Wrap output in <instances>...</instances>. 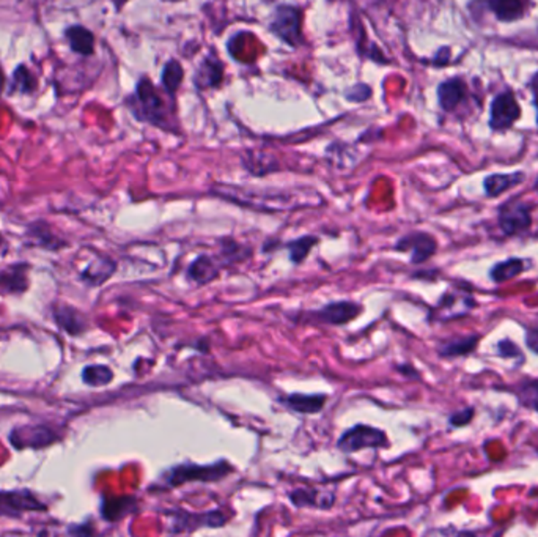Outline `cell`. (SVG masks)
I'll list each match as a JSON object with an SVG mask.
<instances>
[{
    "instance_id": "obj_14",
    "label": "cell",
    "mask_w": 538,
    "mask_h": 537,
    "mask_svg": "<svg viewBox=\"0 0 538 537\" xmlns=\"http://www.w3.org/2000/svg\"><path fill=\"white\" fill-rule=\"evenodd\" d=\"M288 499L298 509H322L328 511L336 503V493L330 489L318 487H298L288 493Z\"/></svg>"
},
{
    "instance_id": "obj_3",
    "label": "cell",
    "mask_w": 538,
    "mask_h": 537,
    "mask_svg": "<svg viewBox=\"0 0 538 537\" xmlns=\"http://www.w3.org/2000/svg\"><path fill=\"white\" fill-rule=\"evenodd\" d=\"M364 311V306L356 301H332L320 309H312L305 313L293 315V321L299 323H315V325H331V327H345L349 321L357 319Z\"/></svg>"
},
{
    "instance_id": "obj_38",
    "label": "cell",
    "mask_w": 538,
    "mask_h": 537,
    "mask_svg": "<svg viewBox=\"0 0 538 537\" xmlns=\"http://www.w3.org/2000/svg\"><path fill=\"white\" fill-rule=\"evenodd\" d=\"M167 2H181V0H167Z\"/></svg>"
},
{
    "instance_id": "obj_22",
    "label": "cell",
    "mask_w": 538,
    "mask_h": 537,
    "mask_svg": "<svg viewBox=\"0 0 538 537\" xmlns=\"http://www.w3.org/2000/svg\"><path fill=\"white\" fill-rule=\"evenodd\" d=\"M65 37L68 40L71 51L81 56H92L95 51V37L89 29L83 26H71L66 29Z\"/></svg>"
},
{
    "instance_id": "obj_13",
    "label": "cell",
    "mask_w": 538,
    "mask_h": 537,
    "mask_svg": "<svg viewBox=\"0 0 538 537\" xmlns=\"http://www.w3.org/2000/svg\"><path fill=\"white\" fill-rule=\"evenodd\" d=\"M471 98L468 83L462 76L445 79L437 85V102L444 112H454Z\"/></svg>"
},
{
    "instance_id": "obj_12",
    "label": "cell",
    "mask_w": 538,
    "mask_h": 537,
    "mask_svg": "<svg viewBox=\"0 0 538 537\" xmlns=\"http://www.w3.org/2000/svg\"><path fill=\"white\" fill-rule=\"evenodd\" d=\"M303 13L301 10L292 5H282L273 14V20L269 22V29L274 35L284 40L290 46L301 45L303 41Z\"/></svg>"
},
{
    "instance_id": "obj_4",
    "label": "cell",
    "mask_w": 538,
    "mask_h": 537,
    "mask_svg": "<svg viewBox=\"0 0 538 537\" xmlns=\"http://www.w3.org/2000/svg\"><path fill=\"white\" fill-rule=\"evenodd\" d=\"M128 104L140 120L158 127H165V120H167L165 102L148 79L140 81L136 89V95L129 98Z\"/></svg>"
},
{
    "instance_id": "obj_11",
    "label": "cell",
    "mask_w": 538,
    "mask_h": 537,
    "mask_svg": "<svg viewBox=\"0 0 538 537\" xmlns=\"http://www.w3.org/2000/svg\"><path fill=\"white\" fill-rule=\"evenodd\" d=\"M393 251L410 254L412 265H422L437 254V238L427 232H410L395 242Z\"/></svg>"
},
{
    "instance_id": "obj_18",
    "label": "cell",
    "mask_w": 538,
    "mask_h": 537,
    "mask_svg": "<svg viewBox=\"0 0 538 537\" xmlns=\"http://www.w3.org/2000/svg\"><path fill=\"white\" fill-rule=\"evenodd\" d=\"M525 180V173L521 171L512 173H489L483 179V191L487 198H499L504 192L521 185Z\"/></svg>"
},
{
    "instance_id": "obj_17",
    "label": "cell",
    "mask_w": 538,
    "mask_h": 537,
    "mask_svg": "<svg viewBox=\"0 0 538 537\" xmlns=\"http://www.w3.org/2000/svg\"><path fill=\"white\" fill-rule=\"evenodd\" d=\"M35 509H45V506L29 492H0V515H20Z\"/></svg>"
},
{
    "instance_id": "obj_39",
    "label": "cell",
    "mask_w": 538,
    "mask_h": 537,
    "mask_svg": "<svg viewBox=\"0 0 538 537\" xmlns=\"http://www.w3.org/2000/svg\"><path fill=\"white\" fill-rule=\"evenodd\" d=\"M2 242H4V240H2V235H0V244H2Z\"/></svg>"
},
{
    "instance_id": "obj_2",
    "label": "cell",
    "mask_w": 538,
    "mask_h": 537,
    "mask_svg": "<svg viewBox=\"0 0 538 537\" xmlns=\"http://www.w3.org/2000/svg\"><path fill=\"white\" fill-rule=\"evenodd\" d=\"M234 468L227 461H216L209 465H200V463H178L173 467L165 470L156 487L163 490L169 489H177V487L190 484V482H219L225 480L230 474L234 473ZM154 487V489H156Z\"/></svg>"
},
{
    "instance_id": "obj_37",
    "label": "cell",
    "mask_w": 538,
    "mask_h": 537,
    "mask_svg": "<svg viewBox=\"0 0 538 537\" xmlns=\"http://www.w3.org/2000/svg\"><path fill=\"white\" fill-rule=\"evenodd\" d=\"M534 189H535V191L538 192V179L537 181H535V186H534Z\"/></svg>"
},
{
    "instance_id": "obj_10",
    "label": "cell",
    "mask_w": 538,
    "mask_h": 537,
    "mask_svg": "<svg viewBox=\"0 0 538 537\" xmlns=\"http://www.w3.org/2000/svg\"><path fill=\"white\" fill-rule=\"evenodd\" d=\"M521 106L518 98L512 90L500 92L494 96L489 104V120L488 127L493 133H506L515 127V123L521 119Z\"/></svg>"
},
{
    "instance_id": "obj_21",
    "label": "cell",
    "mask_w": 538,
    "mask_h": 537,
    "mask_svg": "<svg viewBox=\"0 0 538 537\" xmlns=\"http://www.w3.org/2000/svg\"><path fill=\"white\" fill-rule=\"evenodd\" d=\"M219 254L224 267H230L234 263L244 262L249 257L252 256V250L246 244L236 242L234 238L224 237L219 240Z\"/></svg>"
},
{
    "instance_id": "obj_33",
    "label": "cell",
    "mask_w": 538,
    "mask_h": 537,
    "mask_svg": "<svg viewBox=\"0 0 538 537\" xmlns=\"http://www.w3.org/2000/svg\"><path fill=\"white\" fill-rule=\"evenodd\" d=\"M502 342H504V346L508 348V352H507V350H498L502 358L512 359L515 358V357H518V358L525 359V357H523V353H521V350H519L518 346H516V344H513L512 340L504 339Z\"/></svg>"
},
{
    "instance_id": "obj_23",
    "label": "cell",
    "mask_w": 538,
    "mask_h": 537,
    "mask_svg": "<svg viewBox=\"0 0 538 537\" xmlns=\"http://www.w3.org/2000/svg\"><path fill=\"white\" fill-rule=\"evenodd\" d=\"M529 267L531 265L525 262V259L510 257V259H507L504 262H498L496 265H493V268L489 269V277L496 284H500V282L510 281L513 277L525 273V269L529 268Z\"/></svg>"
},
{
    "instance_id": "obj_30",
    "label": "cell",
    "mask_w": 538,
    "mask_h": 537,
    "mask_svg": "<svg viewBox=\"0 0 538 537\" xmlns=\"http://www.w3.org/2000/svg\"><path fill=\"white\" fill-rule=\"evenodd\" d=\"M183 83V68L177 60H171L163 71V84L167 93H175L180 84Z\"/></svg>"
},
{
    "instance_id": "obj_24",
    "label": "cell",
    "mask_w": 538,
    "mask_h": 537,
    "mask_svg": "<svg viewBox=\"0 0 538 537\" xmlns=\"http://www.w3.org/2000/svg\"><path fill=\"white\" fill-rule=\"evenodd\" d=\"M320 243V238L315 235H303V237L292 240L288 243L282 244V248L288 252L290 262L293 265H301L305 262V259L309 257L312 250Z\"/></svg>"
},
{
    "instance_id": "obj_9",
    "label": "cell",
    "mask_w": 538,
    "mask_h": 537,
    "mask_svg": "<svg viewBox=\"0 0 538 537\" xmlns=\"http://www.w3.org/2000/svg\"><path fill=\"white\" fill-rule=\"evenodd\" d=\"M498 224L504 237H518L532 227V205L512 198L498 208Z\"/></svg>"
},
{
    "instance_id": "obj_26",
    "label": "cell",
    "mask_w": 538,
    "mask_h": 537,
    "mask_svg": "<svg viewBox=\"0 0 538 537\" xmlns=\"http://www.w3.org/2000/svg\"><path fill=\"white\" fill-rule=\"evenodd\" d=\"M519 405L538 413V378H525L513 388Z\"/></svg>"
},
{
    "instance_id": "obj_29",
    "label": "cell",
    "mask_w": 538,
    "mask_h": 537,
    "mask_svg": "<svg viewBox=\"0 0 538 537\" xmlns=\"http://www.w3.org/2000/svg\"><path fill=\"white\" fill-rule=\"evenodd\" d=\"M64 313H56V320L58 321V325L66 330L68 333L79 334L83 333L85 330V320L83 319V315L77 313L76 309H71V307H64Z\"/></svg>"
},
{
    "instance_id": "obj_34",
    "label": "cell",
    "mask_w": 538,
    "mask_h": 537,
    "mask_svg": "<svg viewBox=\"0 0 538 537\" xmlns=\"http://www.w3.org/2000/svg\"><path fill=\"white\" fill-rule=\"evenodd\" d=\"M525 346L531 352L538 355V328H529L525 331Z\"/></svg>"
},
{
    "instance_id": "obj_36",
    "label": "cell",
    "mask_w": 538,
    "mask_h": 537,
    "mask_svg": "<svg viewBox=\"0 0 538 537\" xmlns=\"http://www.w3.org/2000/svg\"><path fill=\"white\" fill-rule=\"evenodd\" d=\"M395 369H397V371H399L400 374H401V375H405V377L416 378V380H419V378H420V375H419V372L416 371V369H414V367H412L411 365H397Z\"/></svg>"
},
{
    "instance_id": "obj_25",
    "label": "cell",
    "mask_w": 538,
    "mask_h": 537,
    "mask_svg": "<svg viewBox=\"0 0 538 537\" xmlns=\"http://www.w3.org/2000/svg\"><path fill=\"white\" fill-rule=\"evenodd\" d=\"M0 288L8 294H22L27 288L26 267L13 265L0 271Z\"/></svg>"
},
{
    "instance_id": "obj_35",
    "label": "cell",
    "mask_w": 538,
    "mask_h": 537,
    "mask_svg": "<svg viewBox=\"0 0 538 537\" xmlns=\"http://www.w3.org/2000/svg\"><path fill=\"white\" fill-rule=\"evenodd\" d=\"M527 89L531 90L532 98H534V104L537 108L538 112V71L532 75L531 79L527 81Z\"/></svg>"
},
{
    "instance_id": "obj_19",
    "label": "cell",
    "mask_w": 538,
    "mask_h": 537,
    "mask_svg": "<svg viewBox=\"0 0 538 537\" xmlns=\"http://www.w3.org/2000/svg\"><path fill=\"white\" fill-rule=\"evenodd\" d=\"M481 336L479 334H469V336H455L450 339L444 340L437 346V355L441 358L454 359L460 357H468L477 348Z\"/></svg>"
},
{
    "instance_id": "obj_1",
    "label": "cell",
    "mask_w": 538,
    "mask_h": 537,
    "mask_svg": "<svg viewBox=\"0 0 538 537\" xmlns=\"http://www.w3.org/2000/svg\"><path fill=\"white\" fill-rule=\"evenodd\" d=\"M217 196L232 200L234 204L244 205L249 208L260 211H284L301 208V207H317L322 204L318 200H311L307 192L295 194V192H278V194H266L260 191H247L240 188H217Z\"/></svg>"
},
{
    "instance_id": "obj_32",
    "label": "cell",
    "mask_w": 538,
    "mask_h": 537,
    "mask_svg": "<svg viewBox=\"0 0 538 537\" xmlns=\"http://www.w3.org/2000/svg\"><path fill=\"white\" fill-rule=\"evenodd\" d=\"M472 418H474V409L468 407V409L452 413L449 416V424L452 427H464V426H468L469 422L472 421Z\"/></svg>"
},
{
    "instance_id": "obj_7",
    "label": "cell",
    "mask_w": 538,
    "mask_h": 537,
    "mask_svg": "<svg viewBox=\"0 0 538 537\" xmlns=\"http://www.w3.org/2000/svg\"><path fill=\"white\" fill-rule=\"evenodd\" d=\"M534 7V0H471L468 4L469 12L474 18L488 12L494 20L502 24H512L516 21L525 20Z\"/></svg>"
},
{
    "instance_id": "obj_6",
    "label": "cell",
    "mask_w": 538,
    "mask_h": 537,
    "mask_svg": "<svg viewBox=\"0 0 538 537\" xmlns=\"http://www.w3.org/2000/svg\"><path fill=\"white\" fill-rule=\"evenodd\" d=\"M169 517V528L167 531L171 534H181V533H192V531L202 530V528H222L228 522V515L225 512L216 507L207 512H190L184 509L171 511L167 514Z\"/></svg>"
},
{
    "instance_id": "obj_16",
    "label": "cell",
    "mask_w": 538,
    "mask_h": 537,
    "mask_svg": "<svg viewBox=\"0 0 538 537\" xmlns=\"http://www.w3.org/2000/svg\"><path fill=\"white\" fill-rule=\"evenodd\" d=\"M278 402L282 403L286 409L299 413V415H317L328 402V394L292 392V394H287V396L278 397Z\"/></svg>"
},
{
    "instance_id": "obj_31",
    "label": "cell",
    "mask_w": 538,
    "mask_h": 537,
    "mask_svg": "<svg viewBox=\"0 0 538 537\" xmlns=\"http://www.w3.org/2000/svg\"><path fill=\"white\" fill-rule=\"evenodd\" d=\"M35 87H37V83L26 66H20L18 70L14 71L12 92L20 90L22 93H31Z\"/></svg>"
},
{
    "instance_id": "obj_20",
    "label": "cell",
    "mask_w": 538,
    "mask_h": 537,
    "mask_svg": "<svg viewBox=\"0 0 538 537\" xmlns=\"http://www.w3.org/2000/svg\"><path fill=\"white\" fill-rule=\"evenodd\" d=\"M115 269H117V263L114 259L100 254L98 259L92 260L89 267L84 269L81 273V279L92 287H96V286H101L102 282L108 281L109 277L114 275Z\"/></svg>"
},
{
    "instance_id": "obj_40",
    "label": "cell",
    "mask_w": 538,
    "mask_h": 537,
    "mask_svg": "<svg viewBox=\"0 0 538 537\" xmlns=\"http://www.w3.org/2000/svg\"><path fill=\"white\" fill-rule=\"evenodd\" d=\"M121 2H123V0H121Z\"/></svg>"
},
{
    "instance_id": "obj_27",
    "label": "cell",
    "mask_w": 538,
    "mask_h": 537,
    "mask_svg": "<svg viewBox=\"0 0 538 537\" xmlns=\"http://www.w3.org/2000/svg\"><path fill=\"white\" fill-rule=\"evenodd\" d=\"M222 64L215 57H207L203 60L198 73H197V84L198 87H216L222 81Z\"/></svg>"
},
{
    "instance_id": "obj_15",
    "label": "cell",
    "mask_w": 538,
    "mask_h": 537,
    "mask_svg": "<svg viewBox=\"0 0 538 537\" xmlns=\"http://www.w3.org/2000/svg\"><path fill=\"white\" fill-rule=\"evenodd\" d=\"M222 268H225V267L219 257L200 254L188 265L186 279L197 287L207 286L219 277Z\"/></svg>"
},
{
    "instance_id": "obj_8",
    "label": "cell",
    "mask_w": 538,
    "mask_h": 537,
    "mask_svg": "<svg viewBox=\"0 0 538 537\" xmlns=\"http://www.w3.org/2000/svg\"><path fill=\"white\" fill-rule=\"evenodd\" d=\"M337 448L345 454H355L364 449H386L389 448V438L381 428L367 424H356L339 436Z\"/></svg>"
},
{
    "instance_id": "obj_5",
    "label": "cell",
    "mask_w": 538,
    "mask_h": 537,
    "mask_svg": "<svg viewBox=\"0 0 538 537\" xmlns=\"http://www.w3.org/2000/svg\"><path fill=\"white\" fill-rule=\"evenodd\" d=\"M475 306H477V301L474 300V296L468 288L455 286L441 295L437 306L431 309L428 320L437 321V323L454 321V320L463 319L469 315Z\"/></svg>"
},
{
    "instance_id": "obj_28",
    "label": "cell",
    "mask_w": 538,
    "mask_h": 537,
    "mask_svg": "<svg viewBox=\"0 0 538 537\" xmlns=\"http://www.w3.org/2000/svg\"><path fill=\"white\" fill-rule=\"evenodd\" d=\"M83 380L84 383L93 386V388L106 386L114 380V372L110 371L108 365H87L83 371Z\"/></svg>"
}]
</instances>
